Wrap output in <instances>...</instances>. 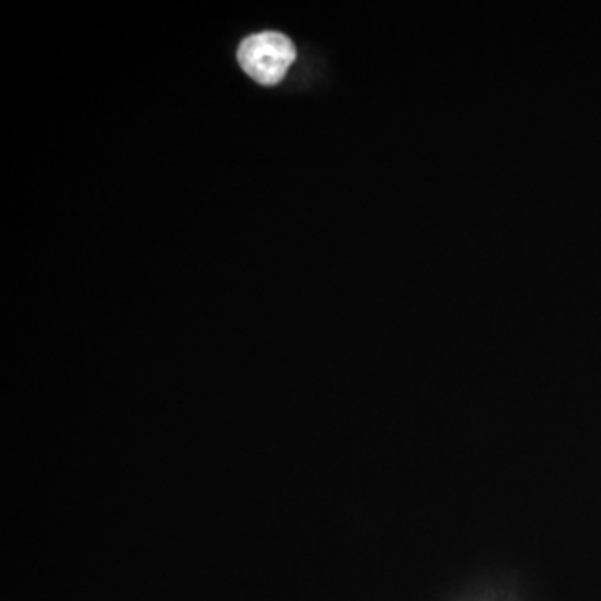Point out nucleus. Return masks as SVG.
Wrapping results in <instances>:
<instances>
[{"mask_svg":"<svg viewBox=\"0 0 601 601\" xmlns=\"http://www.w3.org/2000/svg\"><path fill=\"white\" fill-rule=\"evenodd\" d=\"M294 59V44L279 32H261L246 37L238 50L244 72L263 85L279 84Z\"/></svg>","mask_w":601,"mask_h":601,"instance_id":"obj_1","label":"nucleus"}]
</instances>
